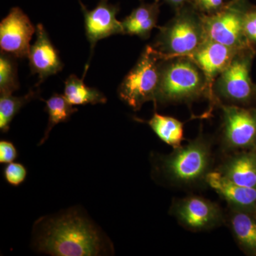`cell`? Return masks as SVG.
Segmentation results:
<instances>
[{
    "instance_id": "obj_1",
    "label": "cell",
    "mask_w": 256,
    "mask_h": 256,
    "mask_svg": "<svg viewBox=\"0 0 256 256\" xmlns=\"http://www.w3.org/2000/svg\"><path fill=\"white\" fill-rule=\"evenodd\" d=\"M32 248L53 256L112 255V242L82 208L72 207L38 218L32 228Z\"/></svg>"
},
{
    "instance_id": "obj_2",
    "label": "cell",
    "mask_w": 256,
    "mask_h": 256,
    "mask_svg": "<svg viewBox=\"0 0 256 256\" xmlns=\"http://www.w3.org/2000/svg\"><path fill=\"white\" fill-rule=\"evenodd\" d=\"M206 96L210 99L206 78L188 57L162 60L156 104L188 102Z\"/></svg>"
},
{
    "instance_id": "obj_3",
    "label": "cell",
    "mask_w": 256,
    "mask_h": 256,
    "mask_svg": "<svg viewBox=\"0 0 256 256\" xmlns=\"http://www.w3.org/2000/svg\"><path fill=\"white\" fill-rule=\"evenodd\" d=\"M176 11L174 18L159 28L153 45L166 60L190 57L206 41L202 14L186 5Z\"/></svg>"
},
{
    "instance_id": "obj_4",
    "label": "cell",
    "mask_w": 256,
    "mask_h": 256,
    "mask_svg": "<svg viewBox=\"0 0 256 256\" xmlns=\"http://www.w3.org/2000/svg\"><path fill=\"white\" fill-rule=\"evenodd\" d=\"M164 56L153 46H146L134 66L118 89L120 98L133 110H140L149 101L156 104L160 82V66Z\"/></svg>"
},
{
    "instance_id": "obj_5",
    "label": "cell",
    "mask_w": 256,
    "mask_h": 256,
    "mask_svg": "<svg viewBox=\"0 0 256 256\" xmlns=\"http://www.w3.org/2000/svg\"><path fill=\"white\" fill-rule=\"evenodd\" d=\"M247 8L242 0H233L212 14H202L206 40L242 50L252 48L244 33Z\"/></svg>"
},
{
    "instance_id": "obj_6",
    "label": "cell",
    "mask_w": 256,
    "mask_h": 256,
    "mask_svg": "<svg viewBox=\"0 0 256 256\" xmlns=\"http://www.w3.org/2000/svg\"><path fill=\"white\" fill-rule=\"evenodd\" d=\"M210 162L208 144L202 139L174 149L162 162V170L172 181L178 183L195 182L206 176Z\"/></svg>"
},
{
    "instance_id": "obj_7",
    "label": "cell",
    "mask_w": 256,
    "mask_h": 256,
    "mask_svg": "<svg viewBox=\"0 0 256 256\" xmlns=\"http://www.w3.org/2000/svg\"><path fill=\"white\" fill-rule=\"evenodd\" d=\"M254 48L239 50L214 82L216 92L232 104H246L256 94L250 78Z\"/></svg>"
},
{
    "instance_id": "obj_8",
    "label": "cell",
    "mask_w": 256,
    "mask_h": 256,
    "mask_svg": "<svg viewBox=\"0 0 256 256\" xmlns=\"http://www.w3.org/2000/svg\"><path fill=\"white\" fill-rule=\"evenodd\" d=\"M78 1L84 14L86 35L90 47V55L84 72V78L97 42L112 35L124 34V31L122 22L117 18L118 5L111 4L108 0H100L96 8L90 10H88L82 0Z\"/></svg>"
},
{
    "instance_id": "obj_9",
    "label": "cell",
    "mask_w": 256,
    "mask_h": 256,
    "mask_svg": "<svg viewBox=\"0 0 256 256\" xmlns=\"http://www.w3.org/2000/svg\"><path fill=\"white\" fill-rule=\"evenodd\" d=\"M34 33L36 28L22 10L12 8L0 23L1 52L16 58H28Z\"/></svg>"
},
{
    "instance_id": "obj_10",
    "label": "cell",
    "mask_w": 256,
    "mask_h": 256,
    "mask_svg": "<svg viewBox=\"0 0 256 256\" xmlns=\"http://www.w3.org/2000/svg\"><path fill=\"white\" fill-rule=\"evenodd\" d=\"M224 138L230 148L248 149L256 146V109L222 106Z\"/></svg>"
},
{
    "instance_id": "obj_11",
    "label": "cell",
    "mask_w": 256,
    "mask_h": 256,
    "mask_svg": "<svg viewBox=\"0 0 256 256\" xmlns=\"http://www.w3.org/2000/svg\"><path fill=\"white\" fill-rule=\"evenodd\" d=\"M239 50L217 42L206 40L193 54L188 57L203 72L210 90V100L215 101L214 86L216 80L228 66Z\"/></svg>"
},
{
    "instance_id": "obj_12",
    "label": "cell",
    "mask_w": 256,
    "mask_h": 256,
    "mask_svg": "<svg viewBox=\"0 0 256 256\" xmlns=\"http://www.w3.org/2000/svg\"><path fill=\"white\" fill-rule=\"evenodd\" d=\"M180 223L191 230L212 228L222 220L220 208L214 204L200 196H190L180 200L173 208Z\"/></svg>"
},
{
    "instance_id": "obj_13",
    "label": "cell",
    "mask_w": 256,
    "mask_h": 256,
    "mask_svg": "<svg viewBox=\"0 0 256 256\" xmlns=\"http://www.w3.org/2000/svg\"><path fill=\"white\" fill-rule=\"evenodd\" d=\"M36 41L30 46L28 58L32 74L38 76L36 84L38 86L50 76L62 72L64 64L42 24L36 25Z\"/></svg>"
},
{
    "instance_id": "obj_14",
    "label": "cell",
    "mask_w": 256,
    "mask_h": 256,
    "mask_svg": "<svg viewBox=\"0 0 256 256\" xmlns=\"http://www.w3.org/2000/svg\"><path fill=\"white\" fill-rule=\"evenodd\" d=\"M205 180L236 210L250 212L256 210V188L236 184L225 178L220 172L207 173Z\"/></svg>"
},
{
    "instance_id": "obj_15",
    "label": "cell",
    "mask_w": 256,
    "mask_h": 256,
    "mask_svg": "<svg viewBox=\"0 0 256 256\" xmlns=\"http://www.w3.org/2000/svg\"><path fill=\"white\" fill-rule=\"evenodd\" d=\"M160 14L159 0L152 3H142L132 10L122 22L124 34L149 38L153 28H158Z\"/></svg>"
},
{
    "instance_id": "obj_16",
    "label": "cell",
    "mask_w": 256,
    "mask_h": 256,
    "mask_svg": "<svg viewBox=\"0 0 256 256\" xmlns=\"http://www.w3.org/2000/svg\"><path fill=\"white\" fill-rule=\"evenodd\" d=\"M220 172L236 184L256 188V153H240L233 156L223 165Z\"/></svg>"
},
{
    "instance_id": "obj_17",
    "label": "cell",
    "mask_w": 256,
    "mask_h": 256,
    "mask_svg": "<svg viewBox=\"0 0 256 256\" xmlns=\"http://www.w3.org/2000/svg\"><path fill=\"white\" fill-rule=\"evenodd\" d=\"M64 95L73 106L96 105L107 102L105 95L95 88L88 86L84 78L70 75L65 82Z\"/></svg>"
},
{
    "instance_id": "obj_18",
    "label": "cell",
    "mask_w": 256,
    "mask_h": 256,
    "mask_svg": "<svg viewBox=\"0 0 256 256\" xmlns=\"http://www.w3.org/2000/svg\"><path fill=\"white\" fill-rule=\"evenodd\" d=\"M230 225L240 247L248 254L256 256V218L250 212L236 210Z\"/></svg>"
},
{
    "instance_id": "obj_19",
    "label": "cell",
    "mask_w": 256,
    "mask_h": 256,
    "mask_svg": "<svg viewBox=\"0 0 256 256\" xmlns=\"http://www.w3.org/2000/svg\"><path fill=\"white\" fill-rule=\"evenodd\" d=\"M144 122L151 128L162 141L172 146L174 150L181 146L184 140L183 124L181 121L156 112L150 120Z\"/></svg>"
},
{
    "instance_id": "obj_20",
    "label": "cell",
    "mask_w": 256,
    "mask_h": 256,
    "mask_svg": "<svg viewBox=\"0 0 256 256\" xmlns=\"http://www.w3.org/2000/svg\"><path fill=\"white\" fill-rule=\"evenodd\" d=\"M46 106L45 111L48 114V124L44 136L40 141L38 146H42L48 138L50 131L56 124L66 122L70 116L78 111L76 108H74L64 95L58 94H53L48 100H44Z\"/></svg>"
},
{
    "instance_id": "obj_21",
    "label": "cell",
    "mask_w": 256,
    "mask_h": 256,
    "mask_svg": "<svg viewBox=\"0 0 256 256\" xmlns=\"http://www.w3.org/2000/svg\"><path fill=\"white\" fill-rule=\"evenodd\" d=\"M38 92L30 90L26 95L18 97L12 94H3L0 96V130L6 133L9 131L10 124L16 114L30 101L36 98Z\"/></svg>"
},
{
    "instance_id": "obj_22",
    "label": "cell",
    "mask_w": 256,
    "mask_h": 256,
    "mask_svg": "<svg viewBox=\"0 0 256 256\" xmlns=\"http://www.w3.org/2000/svg\"><path fill=\"white\" fill-rule=\"evenodd\" d=\"M16 58L1 52L0 55V95L12 94L18 90V65Z\"/></svg>"
},
{
    "instance_id": "obj_23",
    "label": "cell",
    "mask_w": 256,
    "mask_h": 256,
    "mask_svg": "<svg viewBox=\"0 0 256 256\" xmlns=\"http://www.w3.org/2000/svg\"><path fill=\"white\" fill-rule=\"evenodd\" d=\"M28 176L26 168L21 163L11 162L6 164L4 170V178L6 182L12 186L22 184Z\"/></svg>"
},
{
    "instance_id": "obj_24",
    "label": "cell",
    "mask_w": 256,
    "mask_h": 256,
    "mask_svg": "<svg viewBox=\"0 0 256 256\" xmlns=\"http://www.w3.org/2000/svg\"><path fill=\"white\" fill-rule=\"evenodd\" d=\"M192 5L202 14H212L225 6V0H192Z\"/></svg>"
},
{
    "instance_id": "obj_25",
    "label": "cell",
    "mask_w": 256,
    "mask_h": 256,
    "mask_svg": "<svg viewBox=\"0 0 256 256\" xmlns=\"http://www.w3.org/2000/svg\"><path fill=\"white\" fill-rule=\"evenodd\" d=\"M244 33L252 46L256 45V9H247L244 15Z\"/></svg>"
},
{
    "instance_id": "obj_26",
    "label": "cell",
    "mask_w": 256,
    "mask_h": 256,
    "mask_svg": "<svg viewBox=\"0 0 256 256\" xmlns=\"http://www.w3.org/2000/svg\"><path fill=\"white\" fill-rule=\"evenodd\" d=\"M18 158V150L12 142L8 140L0 141V163L9 164Z\"/></svg>"
},
{
    "instance_id": "obj_27",
    "label": "cell",
    "mask_w": 256,
    "mask_h": 256,
    "mask_svg": "<svg viewBox=\"0 0 256 256\" xmlns=\"http://www.w3.org/2000/svg\"><path fill=\"white\" fill-rule=\"evenodd\" d=\"M164 1L178 10L184 6L188 2H192V0H164Z\"/></svg>"
},
{
    "instance_id": "obj_28",
    "label": "cell",
    "mask_w": 256,
    "mask_h": 256,
    "mask_svg": "<svg viewBox=\"0 0 256 256\" xmlns=\"http://www.w3.org/2000/svg\"><path fill=\"white\" fill-rule=\"evenodd\" d=\"M255 90H256V86H255Z\"/></svg>"
}]
</instances>
